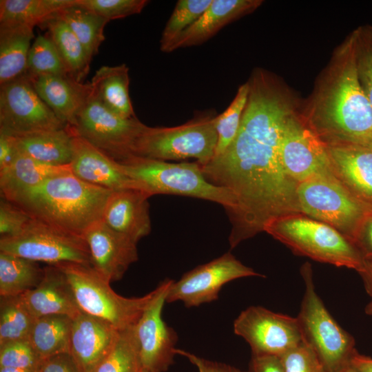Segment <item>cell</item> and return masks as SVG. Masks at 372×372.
<instances>
[{
  "label": "cell",
  "instance_id": "e575fe53",
  "mask_svg": "<svg viewBox=\"0 0 372 372\" xmlns=\"http://www.w3.org/2000/svg\"><path fill=\"white\" fill-rule=\"evenodd\" d=\"M143 369L133 327L118 331L111 350L94 372H141Z\"/></svg>",
  "mask_w": 372,
  "mask_h": 372
},
{
  "label": "cell",
  "instance_id": "2e32d148",
  "mask_svg": "<svg viewBox=\"0 0 372 372\" xmlns=\"http://www.w3.org/2000/svg\"><path fill=\"white\" fill-rule=\"evenodd\" d=\"M173 281L165 280L156 287L155 297L134 326L143 368L154 372L167 371L176 355L177 334L162 318L167 291Z\"/></svg>",
  "mask_w": 372,
  "mask_h": 372
},
{
  "label": "cell",
  "instance_id": "c3c4849f",
  "mask_svg": "<svg viewBox=\"0 0 372 372\" xmlns=\"http://www.w3.org/2000/svg\"><path fill=\"white\" fill-rule=\"evenodd\" d=\"M251 372H285L280 357L252 355Z\"/></svg>",
  "mask_w": 372,
  "mask_h": 372
},
{
  "label": "cell",
  "instance_id": "ab89813d",
  "mask_svg": "<svg viewBox=\"0 0 372 372\" xmlns=\"http://www.w3.org/2000/svg\"><path fill=\"white\" fill-rule=\"evenodd\" d=\"M353 34L359 80L372 107V28L362 27Z\"/></svg>",
  "mask_w": 372,
  "mask_h": 372
},
{
  "label": "cell",
  "instance_id": "603a6c76",
  "mask_svg": "<svg viewBox=\"0 0 372 372\" xmlns=\"http://www.w3.org/2000/svg\"><path fill=\"white\" fill-rule=\"evenodd\" d=\"M262 3L261 0H212L200 18L174 41L169 53L204 43L229 23L254 11Z\"/></svg>",
  "mask_w": 372,
  "mask_h": 372
},
{
  "label": "cell",
  "instance_id": "5b68a950",
  "mask_svg": "<svg viewBox=\"0 0 372 372\" xmlns=\"http://www.w3.org/2000/svg\"><path fill=\"white\" fill-rule=\"evenodd\" d=\"M118 162L139 189L152 196L175 194L209 200L222 205L228 215L236 207L231 193L208 181L196 161L173 163L132 155Z\"/></svg>",
  "mask_w": 372,
  "mask_h": 372
},
{
  "label": "cell",
  "instance_id": "7dc6e473",
  "mask_svg": "<svg viewBox=\"0 0 372 372\" xmlns=\"http://www.w3.org/2000/svg\"><path fill=\"white\" fill-rule=\"evenodd\" d=\"M19 152L15 136L0 131V170L11 165Z\"/></svg>",
  "mask_w": 372,
  "mask_h": 372
},
{
  "label": "cell",
  "instance_id": "44dd1931",
  "mask_svg": "<svg viewBox=\"0 0 372 372\" xmlns=\"http://www.w3.org/2000/svg\"><path fill=\"white\" fill-rule=\"evenodd\" d=\"M118 331L106 321L82 311L73 318L69 353L83 372H94L111 350Z\"/></svg>",
  "mask_w": 372,
  "mask_h": 372
},
{
  "label": "cell",
  "instance_id": "bcb514c9",
  "mask_svg": "<svg viewBox=\"0 0 372 372\" xmlns=\"http://www.w3.org/2000/svg\"><path fill=\"white\" fill-rule=\"evenodd\" d=\"M176 353L187 358L197 367L199 372H245L224 363L206 360L181 349H176Z\"/></svg>",
  "mask_w": 372,
  "mask_h": 372
},
{
  "label": "cell",
  "instance_id": "f546056e",
  "mask_svg": "<svg viewBox=\"0 0 372 372\" xmlns=\"http://www.w3.org/2000/svg\"><path fill=\"white\" fill-rule=\"evenodd\" d=\"M73 318L66 315H48L36 318L28 340L44 360L69 353Z\"/></svg>",
  "mask_w": 372,
  "mask_h": 372
},
{
  "label": "cell",
  "instance_id": "f1b7e54d",
  "mask_svg": "<svg viewBox=\"0 0 372 372\" xmlns=\"http://www.w3.org/2000/svg\"><path fill=\"white\" fill-rule=\"evenodd\" d=\"M40 26L48 30V36L63 61L68 76L83 83L89 72L92 59L67 23L56 14Z\"/></svg>",
  "mask_w": 372,
  "mask_h": 372
},
{
  "label": "cell",
  "instance_id": "4dcf8cb0",
  "mask_svg": "<svg viewBox=\"0 0 372 372\" xmlns=\"http://www.w3.org/2000/svg\"><path fill=\"white\" fill-rule=\"evenodd\" d=\"M44 276L37 262L0 251V296H18L36 288Z\"/></svg>",
  "mask_w": 372,
  "mask_h": 372
},
{
  "label": "cell",
  "instance_id": "f5cc1de1",
  "mask_svg": "<svg viewBox=\"0 0 372 372\" xmlns=\"http://www.w3.org/2000/svg\"><path fill=\"white\" fill-rule=\"evenodd\" d=\"M342 372H357L352 366L350 365L347 366Z\"/></svg>",
  "mask_w": 372,
  "mask_h": 372
},
{
  "label": "cell",
  "instance_id": "7402d4cb",
  "mask_svg": "<svg viewBox=\"0 0 372 372\" xmlns=\"http://www.w3.org/2000/svg\"><path fill=\"white\" fill-rule=\"evenodd\" d=\"M21 297L35 318L48 315L74 318L83 311L66 276L55 265L45 267L40 284Z\"/></svg>",
  "mask_w": 372,
  "mask_h": 372
},
{
  "label": "cell",
  "instance_id": "74e56055",
  "mask_svg": "<svg viewBox=\"0 0 372 372\" xmlns=\"http://www.w3.org/2000/svg\"><path fill=\"white\" fill-rule=\"evenodd\" d=\"M249 90L248 82L241 85L230 105L223 113L217 115L216 127L218 141L214 156L223 154L235 138L247 101Z\"/></svg>",
  "mask_w": 372,
  "mask_h": 372
},
{
  "label": "cell",
  "instance_id": "d4e9b609",
  "mask_svg": "<svg viewBox=\"0 0 372 372\" xmlns=\"http://www.w3.org/2000/svg\"><path fill=\"white\" fill-rule=\"evenodd\" d=\"M71 172L70 165L54 166L39 162L21 152L8 167L0 170L2 197L8 200L47 179Z\"/></svg>",
  "mask_w": 372,
  "mask_h": 372
},
{
  "label": "cell",
  "instance_id": "8992f818",
  "mask_svg": "<svg viewBox=\"0 0 372 372\" xmlns=\"http://www.w3.org/2000/svg\"><path fill=\"white\" fill-rule=\"evenodd\" d=\"M301 275L305 289L296 318L303 340L316 352L326 371L342 372L357 351L355 340L332 317L318 295L309 264L302 266Z\"/></svg>",
  "mask_w": 372,
  "mask_h": 372
},
{
  "label": "cell",
  "instance_id": "8d00e7d4",
  "mask_svg": "<svg viewBox=\"0 0 372 372\" xmlns=\"http://www.w3.org/2000/svg\"><path fill=\"white\" fill-rule=\"evenodd\" d=\"M212 0H178L161 34L160 49L169 52L179 36L204 13Z\"/></svg>",
  "mask_w": 372,
  "mask_h": 372
},
{
  "label": "cell",
  "instance_id": "5bb4252c",
  "mask_svg": "<svg viewBox=\"0 0 372 372\" xmlns=\"http://www.w3.org/2000/svg\"><path fill=\"white\" fill-rule=\"evenodd\" d=\"M263 275L242 264L231 253L194 268L172 283L166 302L181 301L187 307H198L218 299L226 283L238 278Z\"/></svg>",
  "mask_w": 372,
  "mask_h": 372
},
{
  "label": "cell",
  "instance_id": "d6a6232c",
  "mask_svg": "<svg viewBox=\"0 0 372 372\" xmlns=\"http://www.w3.org/2000/svg\"><path fill=\"white\" fill-rule=\"evenodd\" d=\"M63 19L92 59L105 40L104 28L108 20L76 3L56 13Z\"/></svg>",
  "mask_w": 372,
  "mask_h": 372
},
{
  "label": "cell",
  "instance_id": "d6986e66",
  "mask_svg": "<svg viewBox=\"0 0 372 372\" xmlns=\"http://www.w3.org/2000/svg\"><path fill=\"white\" fill-rule=\"evenodd\" d=\"M72 173L90 184L112 191L138 189L137 183L122 169L119 163L72 132Z\"/></svg>",
  "mask_w": 372,
  "mask_h": 372
},
{
  "label": "cell",
  "instance_id": "d590c367",
  "mask_svg": "<svg viewBox=\"0 0 372 372\" xmlns=\"http://www.w3.org/2000/svg\"><path fill=\"white\" fill-rule=\"evenodd\" d=\"M25 74L30 78L45 75L69 76L63 61L48 35L39 34L32 43Z\"/></svg>",
  "mask_w": 372,
  "mask_h": 372
},
{
  "label": "cell",
  "instance_id": "ba28073f",
  "mask_svg": "<svg viewBox=\"0 0 372 372\" xmlns=\"http://www.w3.org/2000/svg\"><path fill=\"white\" fill-rule=\"evenodd\" d=\"M55 266L66 276L81 309L118 331L134 327L157 292L156 288L142 297L125 298L115 293L92 266L77 263Z\"/></svg>",
  "mask_w": 372,
  "mask_h": 372
},
{
  "label": "cell",
  "instance_id": "6da1fadb",
  "mask_svg": "<svg viewBox=\"0 0 372 372\" xmlns=\"http://www.w3.org/2000/svg\"><path fill=\"white\" fill-rule=\"evenodd\" d=\"M291 114L278 92L251 89L233 142L223 154L200 165L208 181L234 197L236 207L228 215L231 248L263 231L269 220L301 213L297 183L285 172L280 158L282 131Z\"/></svg>",
  "mask_w": 372,
  "mask_h": 372
},
{
  "label": "cell",
  "instance_id": "9f6ffc18",
  "mask_svg": "<svg viewBox=\"0 0 372 372\" xmlns=\"http://www.w3.org/2000/svg\"><path fill=\"white\" fill-rule=\"evenodd\" d=\"M322 372H327V371H326L324 369Z\"/></svg>",
  "mask_w": 372,
  "mask_h": 372
},
{
  "label": "cell",
  "instance_id": "e0dca14e",
  "mask_svg": "<svg viewBox=\"0 0 372 372\" xmlns=\"http://www.w3.org/2000/svg\"><path fill=\"white\" fill-rule=\"evenodd\" d=\"M83 238L90 249L92 267L110 283L120 280L138 260L137 243L112 229L101 219L93 223Z\"/></svg>",
  "mask_w": 372,
  "mask_h": 372
},
{
  "label": "cell",
  "instance_id": "9a60e30c",
  "mask_svg": "<svg viewBox=\"0 0 372 372\" xmlns=\"http://www.w3.org/2000/svg\"><path fill=\"white\" fill-rule=\"evenodd\" d=\"M280 158L285 172L297 184L332 170L327 143L293 114L284 125Z\"/></svg>",
  "mask_w": 372,
  "mask_h": 372
},
{
  "label": "cell",
  "instance_id": "4fadbf2b",
  "mask_svg": "<svg viewBox=\"0 0 372 372\" xmlns=\"http://www.w3.org/2000/svg\"><path fill=\"white\" fill-rule=\"evenodd\" d=\"M234 331L249 344L254 355L280 357L303 342L297 318L260 306L242 311L234 320Z\"/></svg>",
  "mask_w": 372,
  "mask_h": 372
},
{
  "label": "cell",
  "instance_id": "4316f807",
  "mask_svg": "<svg viewBox=\"0 0 372 372\" xmlns=\"http://www.w3.org/2000/svg\"><path fill=\"white\" fill-rule=\"evenodd\" d=\"M73 135L65 128L15 136L20 152L45 164L69 165L73 152Z\"/></svg>",
  "mask_w": 372,
  "mask_h": 372
},
{
  "label": "cell",
  "instance_id": "ee69618b",
  "mask_svg": "<svg viewBox=\"0 0 372 372\" xmlns=\"http://www.w3.org/2000/svg\"><path fill=\"white\" fill-rule=\"evenodd\" d=\"M40 372H83L70 353L57 354L44 360Z\"/></svg>",
  "mask_w": 372,
  "mask_h": 372
},
{
  "label": "cell",
  "instance_id": "11a10c76",
  "mask_svg": "<svg viewBox=\"0 0 372 372\" xmlns=\"http://www.w3.org/2000/svg\"><path fill=\"white\" fill-rule=\"evenodd\" d=\"M141 372H154V371H149V370H147V369H143Z\"/></svg>",
  "mask_w": 372,
  "mask_h": 372
},
{
  "label": "cell",
  "instance_id": "7a4b0ae2",
  "mask_svg": "<svg viewBox=\"0 0 372 372\" xmlns=\"http://www.w3.org/2000/svg\"><path fill=\"white\" fill-rule=\"evenodd\" d=\"M339 63L309 126L327 144L366 145L372 134V107L359 80L353 34Z\"/></svg>",
  "mask_w": 372,
  "mask_h": 372
},
{
  "label": "cell",
  "instance_id": "7bdbcfd3",
  "mask_svg": "<svg viewBox=\"0 0 372 372\" xmlns=\"http://www.w3.org/2000/svg\"><path fill=\"white\" fill-rule=\"evenodd\" d=\"M32 218L21 207L3 197L0 200V238L19 234Z\"/></svg>",
  "mask_w": 372,
  "mask_h": 372
},
{
  "label": "cell",
  "instance_id": "52a82bcc",
  "mask_svg": "<svg viewBox=\"0 0 372 372\" xmlns=\"http://www.w3.org/2000/svg\"><path fill=\"white\" fill-rule=\"evenodd\" d=\"M216 116L200 114L175 127L147 125L135 141L132 155L164 161L195 158L200 165H205L215 154Z\"/></svg>",
  "mask_w": 372,
  "mask_h": 372
},
{
  "label": "cell",
  "instance_id": "30bf717a",
  "mask_svg": "<svg viewBox=\"0 0 372 372\" xmlns=\"http://www.w3.org/2000/svg\"><path fill=\"white\" fill-rule=\"evenodd\" d=\"M0 251L50 265L92 266L90 249L82 236L34 218L19 234L0 238Z\"/></svg>",
  "mask_w": 372,
  "mask_h": 372
},
{
  "label": "cell",
  "instance_id": "f907efd6",
  "mask_svg": "<svg viewBox=\"0 0 372 372\" xmlns=\"http://www.w3.org/2000/svg\"><path fill=\"white\" fill-rule=\"evenodd\" d=\"M350 366L357 372H372V358L356 351L351 359Z\"/></svg>",
  "mask_w": 372,
  "mask_h": 372
},
{
  "label": "cell",
  "instance_id": "60d3db41",
  "mask_svg": "<svg viewBox=\"0 0 372 372\" xmlns=\"http://www.w3.org/2000/svg\"><path fill=\"white\" fill-rule=\"evenodd\" d=\"M76 3L108 21L125 18L142 12L147 0H76Z\"/></svg>",
  "mask_w": 372,
  "mask_h": 372
},
{
  "label": "cell",
  "instance_id": "83f0119b",
  "mask_svg": "<svg viewBox=\"0 0 372 372\" xmlns=\"http://www.w3.org/2000/svg\"><path fill=\"white\" fill-rule=\"evenodd\" d=\"M34 27L0 24V85L25 74Z\"/></svg>",
  "mask_w": 372,
  "mask_h": 372
},
{
  "label": "cell",
  "instance_id": "277c9868",
  "mask_svg": "<svg viewBox=\"0 0 372 372\" xmlns=\"http://www.w3.org/2000/svg\"><path fill=\"white\" fill-rule=\"evenodd\" d=\"M263 231L296 254L359 272L364 260L357 247L331 226L302 213L281 216L265 224Z\"/></svg>",
  "mask_w": 372,
  "mask_h": 372
},
{
  "label": "cell",
  "instance_id": "681fc988",
  "mask_svg": "<svg viewBox=\"0 0 372 372\" xmlns=\"http://www.w3.org/2000/svg\"><path fill=\"white\" fill-rule=\"evenodd\" d=\"M362 278L364 287L370 300L365 307V313L372 318V264L365 262L363 268L358 272Z\"/></svg>",
  "mask_w": 372,
  "mask_h": 372
},
{
  "label": "cell",
  "instance_id": "7c38bea8",
  "mask_svg": "<svg viewBox=\"0 0 372 372\" xmlns=\"http://www.w3.org/2000/svg\"><path fill=\"white\" fill-rule=\"evenodd\" d=\"M65 127L25 74L0 85V131L21 136Z\"/></svg>",
  "mask_w": 372,
  "mask_h": 372
},
{
  "label": "cell",
  "instance_id": "1f68e13d",
  "mask_svg": "<svg viewBox=\"0 0 372 372\" xmlns=\"http://www.w3.org/2000/svg\"><path fill=\"white\" fill-rule=\"evenodd\" d=\"M76 0H1L0 24L41 25Z\"/></svg>",
  "mask_w": 372,
  "mask_h": 372
},
{
  "label": "cell",
  "instance_id": "8fae6325",
  "mask_svg": "<svg viewBox=\"0 0 372 372\" xmlns=\"http://www.w3.org/2000/svg\"><path fill=\"white\" fill-rule=\"evenodd\" d=\"M67 127L74 134L120 161L132 155L135 141L147 125L137 117L124 118L114 113L92 95L91 90L75 125Z\"/></svg>",
  "mask_w": 372,
  "mask_h": 372
},
{
  "label": "cell",
  "instance_id": "ffe728a7",
  "mask_svg": "<svg viewBox=\"0 0 372 372\" xmlns=\"http://www.w3.org/2000/svg\"><path fill=\"white\" fill-rule=\"evenodd\" d=\"M151 196L138 189L113 191L101 220L112 229L137 243L152 229L148 203Z\"/></svg>",
  "mask_w": 372,
  "mask_h": 372
},
{
  "label": "cell",
  "instance_id": "816d5d0a",
  "mask_svg": "<svg viewBox=\"0 0 372 372\" xmlns=\"http://www.w3.org/2000/svg\"><path fill=\"white\" fill-rule=\"evenodd\" d=\"M0 372H40V370H28L8 367H0Z\"/></svg>",
  "mask_w": 372,
  "mask_h": 372
},
{
  "label": "cell",
  "instance_id": "3957f363",
  "mask_svg": "<svg viewBox=\"0 0 372 372\" xmlns=\"http://www.w3.org/2000/svg\"><path fill=\"white\" fill-rule=\"evenodd\" d=\"M112 192L86 183L70 172L52 176L10 201L32 218L83 237L101 219Z\"/></svg>",
  "mask_w": 372,
  "mask_h": 372
},
{
  "label": "cell",
  "instance_id": "db71d44e",
  "mask_svg": "<svg viewBox=\"0 0 372 372\" xmlns=\"http://www.w3.org/2000/svg\"><path fill=\"white\" fill-rule=\"evenodd\" d=\"M367 145V146H369L371 147H372V134L370 137V138L369 139V141H367V143H366V145Z\"/></svg>",
  "mask_w": 372,
  "mask_h": 372
},
{
  "label": "cell",
  "instance_id": "f6af8a7d",
  "mask_svg": "<svg viewBox=\"0 0 372 372\" xmlns=\"http://www.w3.org/2000/svg\"><path fill=\"white\" fill-rule=\"evenodd\" d=\"M354 245L365 262L372 264V214H368L356 234Z\"/></svg>",
  "mask_w": 372,
  "mask_h": 372
},
{
  "label": "cell",
  "instance_id": "9c48e42d",
  "mask_svg": "<svg viewBox=\"0 0 372 372\" xmlns=\"http://www.w3.org/2000/svg\"><path fill=\"white\" fill-rule=\"evenodd\" d=\"M296 196L302 214L331 226L353 244L362 223L371 214L333 170L298 183Z\"/></svg>",
  "mask_w": 372,
  "mask_h": 372
},
{
  "label": "cell",
  "instance_id": "484cf974",
  "mask_svg": "<svg viewBox=\"0 0 372 372\" xmlns=\"http://www.w3.org/2000/svg\"><path fill=\"white\" fill-rule=\"evenodd\" d=\"M130 82L129 68L123 63L101 67L90 83L92 95L105 107L122 117L134 118Z\"/></svg>",
  "mask_w": 372,
  "mask_h": 372
},
{
  "label": "cell",
  "instance_id": "ac0fdd59",
  "mask_svg": "<svg viewBox=\"0 0 372 372\" xmlns=\"http://www.w3.org/2000/svg\"><path fill=\"white\" fill-rule=\"evenodd\" d=\"M327 145L333 173L372 214V147L349 143Z\"/></svg>",
  "mask_w": 372,
  "mask_h": 372
},
{
  "label": "cell",
  "instance_id": "f35d334b",
  "mask_svg": "<svg viewBox=\"0 0 372 372\" xmlns=\"http://www.w3.org/2000/svg\"><path fill=\"white\" fill-rule=\"evenodd\" d=\"M44 359L37 352L28 339L0 345V367L40 370Z\"/></svg>",
  "mask_w": 372,
  "mask_h": 372
},
{
  "label": "cell",
  "instance_id": "b9f144b4",
  "mask_svg": "<svg viewBox=\"0 0 372 372\" xmlns=\"http://www.w3.org/2000/svg\"><path fill=\"white\" fill-rule=\"evenodd\" d=\"M280 358L285 372H322L324 369L316 352L304 340Z\"/></svg>",
  "mask_w": 372,
  "mask_h": 372
},
{
  "label": "cell",
  "instance_id": "836d02e7",
  "mask_svg": "<svg viewBox=\"0 0 372 372\" xmlns=\"http://www.w3.org/2000/svg\"><path fill=\"white\" fill-rule=\"evenodd\" d=\"M36 318L21 296L0 298V345L28 339Z\"/></svg>",
  "mask_w": 372,
  "mask_h": 372
},
{
  "label": "cell",
  "instance_id": "cb8c5ba5",
  "mask_svg": "<svg viewBox=\"0 0 372 372\" xmlns=\"http://www.w3.org/2000/svg\"><path fill=\"white\" fill-rule=\"evenodd\" d=\"M28 78L39 97L56 117L65 126L73 127L91 92L90 83H79L69 76H62Z\"/></svg>",
  "mask_w": 372,
  "mask_h": 372
}]
</instances>
